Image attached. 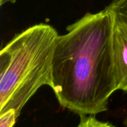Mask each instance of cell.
I'll use <instances>...</instances> for the list:
<instances>
[{"instance_id":"cell-1","label":"cell","mask_w":127,"mask_h":127,"mask_svg":"<svg viewBox=\"0 0 127 127\" xmlns=\"http://www.w3.org/2000/svg\"><path fill=\"white\" fill-rule=\"evenodd\" d=\"M114 23L105 8L87 13L57 37L51 88L61 106L80 116L107 111L109 97L118 90L112 54Z\"/></svg>"},{"instance_id":"cell-2","label":"cell","mask_w":127,"mask_h":127,"mask_svg":"<svg viewBox=\"0 0 127 127\" xmlns=\"http://www.w3.org/2000/svg\"><path fill=\"white\" fill-rule=\"evenodd\" d=\"M59 34L39 23L16 34L0 51V113L16 111L18 117L43 86H51L53 57Z\"/></svg>"},{"instance_id":"cell-3","label":"cell","mask_w":127,"mask_h":127,"mask_svg":"<svg viewBox=\"0 0 127 127\" xmlns=\"http://www.w3.org/2000/svg\"><path fill=\"white\" fill-rule=\"evenodd\" d=\"M112 54L118 90L127 92V26L115 19L112 33Z\"/></svg>"},{"instance_id":"cell-4","label":"cell","mask_w":127,"mask_h":127,"mask_svg":"<svg viewBox=\"0 0 127 127\" xmlns=\"http://www.w3.org/2000/svg\"><path fill=\"white\" fill-rule=\"evenodd\" d=\"M106 8L115 20L127 26V0H112Z\"/></svg>"},{"instance_id":"cell-5","label":"cell","mask_w":127,"mask_h":127,"mask_svg":"<svg viewBox=\"0 0 127 127\" xmlns=\"http://www.w3.org/2000/svg\"><path fill=\"white\" fill-rule=\"evenodd\" d=\"M77 127H115L109 122L97 120L94 115H80V121Z\"/></svg>"},{"instance_id":"cell-6","label":"cell","mask_w":127,"mask_h":127,"mask_svg":"<svg viewBox=\"0 0 127 127\" xmlns=\"http://www.w3.org/2000/svg\"><path fill=\"white\" fill-rule=\"evenodd\" d=\"M17 118L18 115L13 109H8L0 113V127H13Z\"/></svg>"},{"instance_id":"cell-7","label":"cell","mask_w":127,"mask_h":127,"mask_svg":"<svg viewBox=\"0 0 127 127\" xmlns=\"http://www.w3.org/2000/svg\"><path fill=\"white\" fill-rule=\"evenodd\" d=\"M16 0H0V5L2 6L6 3H15Z\"/></svg>"},{"instance_id":"cell-8","label":"cell","mask_w":127,"mask_h":127,"mask_svg":"<svg viewBox=\"0 0 127 127\" xmlns=\"http://www.w3.org/2000/svg\"><path fill=\"white\" fill-rule=\"evenodd\" d=\"M124 124L125 127H127V116L126 117V118H125V120H124Z\"/></svg>"}]
</instances>
